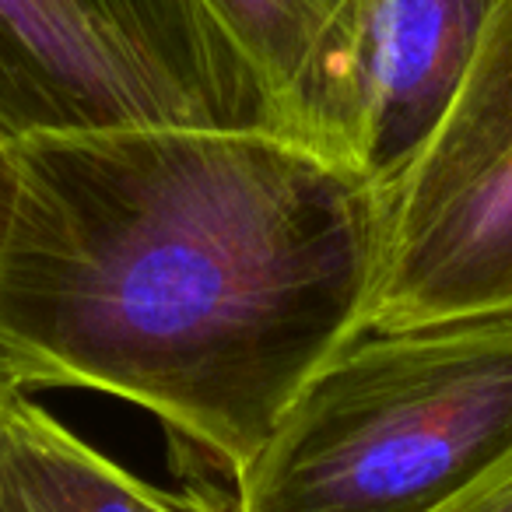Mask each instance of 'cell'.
Here are the masks:
<instances>
[{
	"mask_svg": "<svg viewBox=\"0 0 512 512\" xmlns=\"http://www.w3.org/2000/svg\"><path fill=\"white\" fill-rule=\"evenodd\" d=\"M278 130L200 0H0V130Z\"/></svg>",
	"mask_w": 512,
	"mask_h": 512,
	"instance_id": "obj_3",
	"label": "cell"
},
{
	"mask_svg": "<svg viewBox=\"0 0 512 512\" xmlns=\"http://www.w3.org/2000/svg\"><path fill=\"white\" fill-rule=\"evenodd\" d=\"M260 81L281 134L344 165L362 0H200ZM348 169V165H344Z\"/></svg>",
	"mask_w": 512,
	"mask_h": 512,
	"instance_id": "obj_6",
	"label": "cell"
},
{
	"mask_svg": "<svg viewBox=\"0 0 512 512\" xmlns=\"http://www.w3.org/2000/svg\"><path fill=\"white\" fill-rule=\"evenodd\" d=\"M0 512H235V505L130 474L29 390L0 383Z\"/></svg>",
	"mask_w": 512,
	"mask_h": 512,
	"instance_id": "obj_7",
	"label": "cell"
},
{
	"mask_svg": "<svg viewBox=\"0 0 512 512\" xmlns=\"http://www.w3.org/2000/svg\"><path fill=\"white\" fill-rule=\"evenodd\" d=\"M15 144L4 130H0V246L11 225V211H15V193H18V158Z\"/></svg>",
	"mask_w": 512,
	"mask_h": 512,
	"instance_id": "obj_9",
	"label": "cell"
},
{
	"mask_svg": "<svg viewBox=\"0 0 512 512\" xmlns=\"http://www.w3.org/2000/svg\"><path fill=\"white\" fill-rule=\"evenodd\" d=\"M467 320H512V0H495L446 113L383 193L369 330Z\"/></svg>",
	"mask_w": 512,
	"mask_h": 512,
	"instance_id": "obj_4",
	"label": "cell"
},
{
	"mask_svg": "<svg viewBox=\"0 0 512 512\" xmlns=\"http://www.w3.org/2000/svg\"><path fill=\"white\" fill-rule=\"evenodd\" d=\"M512 456V320L369 330L288 404L235 512H439Z\"/></svg>",
	"mask_w": 512,
	"mask_h": 512,
	"instance_id": "obj_2",
	"label": "cell"
},
{
	"mask_svg": "<svg viewBox=\"0 0 512 512\" xmlns=\"http://www.w3.org/2000/svg\"><path fill=\"white\" fill-rule=\"evenodd\" d=\"M0 383L148 411L232 481L369 330L383 193L278 130L15 144Z\"/></svg>",
	"mask_w": 512,
	"mask_h": 512,
	"instance_id": "obj_1",
	"label": "cell"
},
{
	"mask_svg": "<svg viewBox=\"0 0 512 512\" xmlns=\"http://www.w3.org/2000/svg\"><path fill=\"white\" fill-rule=\"evenodd\" d=\"M439 512H512V456Z\"/></svg>",
	"mask_w": 512,
	"mask_h": 512,
	"instance_id": "obj_8",
	"label": "cell"
},
{
	"mask_svg": "<svg viewBox=\"0 0 512 512\" xmlns=\"http://www.w3.org/2000/svg\"><path fill=\"white\" fill-rule=\"evenodd\" d=\"M495 0H362L344 165L386 193L460 88Z\"/></svg>",
	"mask_w": 512,
	"mask_h": 512,
	"instance_id": "obj_5",
	"label": "cell"
}]
</instances>
